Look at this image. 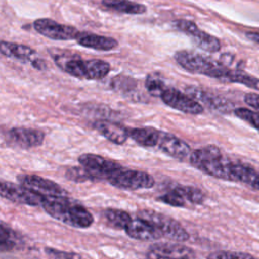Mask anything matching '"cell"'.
Wrapping results in <instances>:
<instances>
[{
	"label": "cell",
	"mask_w": 259,
	"mask_h": 259,
	"mask_svg": "<svg viewBox=\"0 0 259 259\" xmlns=\"http://www.w3.org/2000/svg\"><path fill=\"white\" fill-rule=\"evenodd\" d=\"M41 206L54 219L74 228H89L94 222L90 211L68 195L46 196Z\"/></svg>",
	"instance_id": "cell-1"
},
{
	"label": "cell",
	"mask_w": 259,
	"mask_h": 259,
	"mask_svg": "<svg viewBox=\"0 0 259 259\" xmlns=\"http://www.w3.org/2000/svg\"><path fill=\"white\" fill-rule=\"evenodd\" d=\"M189 160L192 166L214 178L232 181L234 162L225 157L215 146H205L190 153Z\"/></svg>",
	"instance_id": "cell-2"
},
{
	"label": "cell",
	"mask_w": 259,
	"mask_h": 259,
	"mask_svg": "<svg viewBox=\"0 0 259 259\" xmlns=\"http://www.w3.org/2000/svg\"><path fill=\"white\" fill-rule=\"evenodd\" d=\"M174 59L181 68L189 73L202 74L220 80H223L228 69L222 63H215L200 54L189 51L176 52Z\"/></svg>",
	"instance_id": "cell-3"
},
{
	"label": "cell",
	"mask_w": 259,
	"mask_h": 259,
	"mask_svg": "<svg viewBox=\"0 0 259 259\" xmlns=\"http://www.w3.org/2000/svg\"><path fill=\"white\" fill-rule=\"evenodd\" d=\"M57 65L69 75L85 80L103 79L110 71V65L103 60H82L80 58H69L58 60Z\"/></svg>",
	"instance_id": "cell-4"
},
{
	"label": "cell",
	"mask_w": 259,
	"mask_h": 259,
	"mask_svg": "<svg viewBox=\"0 0 259 259\" xmlns=\"http://www.w3.org/2000/svg\"><path fill=\"white\" fill-rule=\"evenodd\" d=\"M137 215L152 224L159 231L162 237H166L177 242H185L189 239V234L183 226L168 215L152 209L140 210Z\"/></svg>",
	"instance_id": "cell-5"
},
{
	"label": "cell",
	"mask_w": 259,
	"mask_h": 259,
	"mask_svg": "<svg viewBox=\"0 0 259 259\" xmlns=\"http://www.w3.org/2000/svg\"><path fill=\"white\" fill-rule=\"evenodd\" d=\"M106 181L117 188L125 190L149 189L155 184L153 176L149 173L140 170L126 169L122 166L113 171Z\"/></svg>",
	"instance_id": "cell-6"
},
{
	"label": "cell",
	"mask_w": 259,
	"mask_h": 259,
	"mask_svg": "<svg viewBox=\"0 0 259 259\" xmlns=\"http://www.w3.org/2000/svg\"><path fill=\"white\" fill-rule=\"evenodd\" d=\"M0 196L12 202L26 204L30 206L40 205L45 199L41 194L25 187L22 184H15L13 182L0 179Z\"/></svg>",
	"instance_id": "cell-7"
},
{
	"label": "cell",
	"mask_w": 259,
	"mask_h": 259,
	"mask_svg": "<svg viewBox=\"0 0 259 259\" xmlns=\"http://www.w3.org/2000/svg\"><path fill=\"white\" fill-rule=\"evenodd\" d=\"M0 54L22 63H29L34 69L40 71L48 68L47 63L38 57L37 53L33 49L28 46L0 40Z\"/></svg>",
	"instance_id": "cell-8"
},
{
	"label": "cell",
	"mask_w": 259,
	"mask_h": 259,
	"mask_svg": "<svg viewBox=\"0 0 259 259\" xmlns=\"http://www.w3.org/2000/svg\"><path fill=\"white\" fill-rule=\"evenodd\" d=\"M79 163L84 166L92 175L93 180H105L108 176L115 171L116 169L120 168L121 165L113 160L104 158L102 156L96 154H82L78 158Z\"/></svg>",
	"instance_id": "cell-9"
},
{
	"label": "cell",
	"mask_w": 259,
	"mask_h": 259,
	"mask_svg": "<svg viewBox=\"0 0 259 259\" xmlns=\"http://www.w3.org/2000/svg\"><path fill=\"white\" fill-rule=\"evenodd\" d=\"M160 98L166 105L183 113L200 114L203 111L202 105L197 100L173 87H167Z\"/></svg>",
	"instance_id": "cell-10"
},
{
	"label": "cell",
	"mask_w": 259,
	"mask_h": 259,
	"mask_svg": "<svg viewBox=\"0 0 259 259\" xmlns=\"http://www.w3.org/2000/svg\"><path fill=\"white\" fill-rule=\"evenodd\" d=\"M33 27L39 34L55 40L76 39L80 33L74 26L61 24L50 18L36 19Z\"/></svg>",
	"instance_id": "cell-11"
},
{
	"label": "cell",
	"mask_w": 259,
	"mask_h": 259,
	"mask_svg": "<svg viewBox=\"0 0 259 259\" xmlns=\"http://www.w3.org/2000/svg\"><path fill=\"white\" fill-rule=\"evenodd\" d=\"M17 180L25 187L41 194L42 196H60L67 195V191L53 180L42 178L33 174H21L17 176Z\"/></svg>",
	"instance_id": "cell-12"
},
{
	"label": "cell",
	"mask_w": 259,
	"mask_h": 259,
	"mask_svg": "<svg viewBox=\"0 0 259 259\" xmlns=\"http://www.w3.org/2000/svg\"><path fill=\"white\" fill-rule=\"evenodd\" d=\"M156 148H158L164 154L178 160H185L190 156L191 153L190 146L186 142L172 134L162 131L160 132Z\"/></svg>",
	"instance_id": "cell-13"
},
{
	"label": "cell",
	"mask_w": 259,
	"mask_h": 259,
	"mask_svg": "<svg viewBox=\"0 0 259 259\" xmlns=\"http://www.w3.org/2000/svg\"><path fill=\"white\" fill-rule=\"evenodd\" d=\"M8 139L18 147L28 149L40 146L45 141V134L39 130L18 126L8 132Z\"/></svg>",
	"instance_id": "cell-14"
},
{
	"label": "cell",
	"mask_w": 259,
	"mask_h": 259,
	"mask_svg": "<svg viewBox=\"0 0 259 259\" xmlns=\"http://www.w3.org/2000/svg\"><path fill=\"white\" fill-rule=\"evenodd\" d=\"M146 256L148 258H193L194 251L180 244H155L152 245Z\"/></svg>",
	"instance_id": "cell-15"
},
{
	"label": "cell",
	"mask_w": 259,
	"mask_h": 259,
	"mask_svg": "<svg viewBox=\"0 0 259 259\" xmlns=\"http://www.w3.org/2000/svg\"><path fill=\"white\" fill-rule=\"evenodd\" d=\"M93 127L105 139L116 145L124 144L130 137L128 128L116 121L100 119L93 123Z\"/></svg>",
	"instance_id": "cell-16"
},
{
	"label": "cell",
	"mask_w": 259,
	"mask_h": 259,
	"mask_svg": "<svg viewBox=\"0 0 259 259\" xmlns=\"http://www.w3.org/2000/svg\"><path fill=\"white\" fill-rule=\"evenodd\" d=\"M124 231L130 238L139 241H156L162 237L152 224L139 217L138 219H132Z\"/></svg>",
	"instance_id": "cell-17"
},
{
	"label": "cell",
	"mask_w": 259,
	"mask_h": 259,
	"mask_svg": "<svg viewBox=\"0 0 259 259\" xmlns=\"http://www.w3.org/2000/svg\"><path fill=\"white\" fill-rule=\"evenodd\" d=\"M76 40L82 47L97 51H111L118 46L117 40L113 37L88 32H80Z\"/></svg>",
	"instance_id": "cell-18"
},
{
	"label": "cell",
	"mask_w": 259,
	"mask_h": 259,
	"mask_svg": "<svg viewBox=\"0 0 259 259\" xmlns=\"http://www.w3.org/2000/svg\"><path fill=\"white\" fill-rule=\"evenodd\" d=\"M160 132L154 127H134L128 128V136L142 147L156 148Z\"/></svg>",
	"instance_id": "cell-19"
},
{
	"label": "cell",
	"mask_w": 259,
	"mask_h": 259,
	"mask_svg": "<svg viewBox=\"0 0 259 259\" xmlns=\"http://www.w3.org/2000/svg\"><path fill=\"white\" fill-rule=\"evenodd\" d=\"M102 5L108 9L127 14H142L147 10L145 5L131 0H102Z\"/></svg>",
	"instance_id": "cell-20"
},
{
	"label": "cell",
	"mask_w": 259,
	"mask_h": 259,
	"mask_svg": "<svg viewBox=\"0 0 259 259\" xmlns=\"http://www.w3.org/2000/svg\"><path fill=\"white\" fill-rule=\"evenodd\" d=\"M193 42L201 50L208 52V53H215L219 52L221 49V41L218 37L210 35L199 28L195 30L191 35Z\"/></svg>",
	"instance_id": "cell-21"
},
{
	"label": "cell",
	"mask_w": 259,
	"mask_h": 259,
	"mask_svg": "<svg viewBox=\"0 0 259 259\" xmlns=\"http://www.w3.org/2000/svg\"><path fill=\"white\" fill-rule=\"evenodd\" d=\"M186 91L188 92V94H189L191 97H193V98H194L195 100H197L199 103L202 102V103H204V104H207L208 106H211V107H213V108H215V109H220V110H221L223 107H226V106H227V105H225V102H224L222 99H220V98H218V97L211 95L210 93H208V92H206V91H204V90H202V89H200V88L191 86V87H188V88L186 89ZM200 104H201V103H200Z\"/></svg>",
	"instance_id": "cell-22"
},
{
	"label": "cell",
	"mask_w": 259,
	"mask_h": 259,
	"mask_svg": "<svg viewBox=\"0 0 259 259\" xmlns=\"http://www.w3.org/2000/svg\"><path fill=\"white\" fill-rule=\"evenodd\" d=\"M104 218L109 226L117 230H124L132 220V217L125 210L116 208L105 209Z\"/></svg>",
	"instance_id": "cell-23"
},
{
	"label": "cell",
	"mask_w": 259,
	"mask_h": 259,
	"mask_svg": "<svg viewBox=\"0 0 259 259\" xmlns=\"http://www.w3.org/2000/svg\"><path fill=\"white\" fill-rule=\"evenodd\" d=\"M223 81L238 83V84H242L247 87L259 90V79L258 78L248 75L243 72H237L234 70H230L229 68L224 76Z\"/></svg>",
	"instance_id": "cell-24"
},
{
	"label": "cell",
	"mask_w": 259,
	"mask_h": 259,
	"mask_svg": "<svg viewBox=\"0 0 259 259\" xmlns=\"http://www.w3.org/2000/svg\"><path fill=\"white\" fill-rule=\"evenodd\" d=\"M145 87L150 95L154 97H160L163 91L167 88L164 81L156 74H150L145 81Z\"/></svg>",
	"instance_id": "cell-25"
},
{
	"label": "cell",
	"mask_w": 259,
	"mask_h": 259,
	"mask_svg": "<svg viewBox=\"0 0 259 259\" xmlns=\"http://www.w3.org/2000/svg\"><path fill=\"white\" fill-rule=\"evenodd\" d=\"M176 188L184 196L186 201L194 204H201L204 201V193L197 187L177 185Z\"/></svg>",
	"instance_id": "cell-26"
},
{
	"label": "cell",
	"mask_w": 259,
	"mask_h": 259,
	"mask_svg": "<svg viewBox=\"0 0 259 259\" xmlns=\"http://www.w3.org/2000/svg\"><path fill=\"white\" fill-rule=\"evenodd\" d=\"M158 199L160 201H162L163 203L169 204L171 206L182 207V206L186 205V199L179 192V190L176 188V186L171 188L168 192H166V193L162 194L161 196H159Z\"/></svg>",
	"instance_id": "cell-27"
},
{
	"label": "cell",
	"mask_w": 259,
	"mask_h": 259,
	"mask_svg": "<svg viewBox=\"0 0 259 259\" xmlns=\"http://www.w3.org/2000/svg\"><path fill=\"white\" fill-rule=\"evenodd\" d=\"M234 114L240 119L249 123L252 127H254L259 133V112L248 109V108L239 107L234 109Z\"/></svg>",
	"instance_id": "cell-28"
},
{
	"label": "cell",
	"mask_w": 259,
	"mask_h": 259,
	"mask_svg": "<svg viewBox=\"0 0 259 259\" xmlns=\"http://www.w3.org/2000/svg\"><path fill=\"white\" fill-rule=\"evenodd\" d=\"M66 177L74 182L94 181L90 172L81 165V167H71L66 171Z\"/></svg>",
	"instance_id": "cell-29"
},
{
	"label": "cell",
	"mask_w": 259,
	"mask_h": 259,
	"mask_svg": "<svg viewBox=\"0 0 259 259\" xmlns=\"http://www.w3.org/2000/svg\"><path fill=\"white\" fill-rule=\"evenodd\" d=\"M136 81L126 76H118L112 79L111 86L122 93H127L128 91H133L136 88Z\"/></svg>",
	"instance_id": "cell-30"
},
{
	"label": "cell",
	"mask_w": 259,
	"mask_h": 259,
	"mask_svg": "<svg viewBox=\"0 0 259 259\" xmlns=\"http://www.w3.org/2000/svg\"><path fill=\"white\" fill-rule=\"evenodd\" d=\"M174 25L177 29L187 33L188 35H191L195 30L198 29V26L193 22V21H190V20H185V19H179V20H176L174 22Z\"/></svg>",
	"instance_id": "cell-31"
},
{
	"label": "cell",
	"mask_w": 259,
	"mask_h": 259,
	"mask_svg": "<svg viewBox=\"0 0 259 259\" xmlns=\"http://www.w3.org/2000/svg\"><path fill=\"white\" fill-rule=\"evenodd\" d=\"M208 257L209 258H218V259L219 258H222V259H225V258H253V256L250 254L239 253V252H226V251L209 254Z\"/></svg>",
	"instance_id": "cell-32"
},
{
	"label": "cell",
	"mask_w": 259,
	"mask_h": 259,
	"mask_svg": "<svg viewBox=\"0 0 259 259\" xmlns=\"http://www.w3.org/2000/svg\"><path fill=\"white\" fill-rule=\"evenodd\" d=\"M45 252L49 256L55 257V258H76V257H80V255H78L76 253L60 251V250H56V249H53V248H46Z\"/></svg>",
	"instance_id": "cell-33"
},
{
	"label": "cell",
	"mask_w": 259,
	"mask_h": 259,
	"mask_svg": "<svg viewBox=\"0 0 259 259\" xmlns=\"http://www.w3.org/2000/svg\"><path fill=\"white\" fill-rule=\"evenodd\" d=\"M16 244L17 243L15 239L0 237V252L12 251L13 249L16 248Z\"/></svg>",
	"instance_id": "cell-34"
},
{
	"label": "cell",
	"mask_w": 259,
	"mask_h": 259,
	"mask_svg": "<svg viewBox=\"0 0 259 259\" xmlns=\"http://www.w3.org/2000/svg\"><path fill=\"white\" fill-rule=\"evenodd\" d=\"M245 102L251 107L259 110V94L257 93H247L244 96Z\"/></svg>",
	"instance_id": "cell-35"
},
{
	"label": "cell",
	"mask_w": 259,
	"mask_h": 259,
	"mask_svg": "<svg viewBox=\"0 0 259 259\" xmlns=\"http://www.w3.org/2000/svg\"><path fill=\"white\" fill-rule=\"evenodd\" d=\"M0 237L15 239L16 235H15V233L11 229H9L7 227H4L3 225H0Z\"/></svg>",
	"instance_id": "cell-36"
},
{
	"label": "cell",
	"mask_w": 259,
	"mask_h": 259,
	"mask_svg": "<svg viewBox=\"0 0 259 259\" xmlns=\"http://www.w3.org/2000/svg\"><path fill=\"white\" fill-rule=\"evenodd\" d=\"M247 37L257 44H259V32H256V31H249L246 33Z\"/></svg>",
	"instance_id": "cell-37"
},
{
	"label": "cell",
	"mask_w": 259,
	"mask_h": 259,
	"mask_svg": "<svg viewBox=\"0 0 259 259\" xmlns=\"http://www.w3.org/2000/svg\"><path fill=\"white\" fill-rule=\"evenodd\" d=\"M253 188H254V189L259 190V176H258V178H257V180H256V182H255V184H254Z\"/></svg>",
	"instance_id": "cell-38"
}]
</instances>
